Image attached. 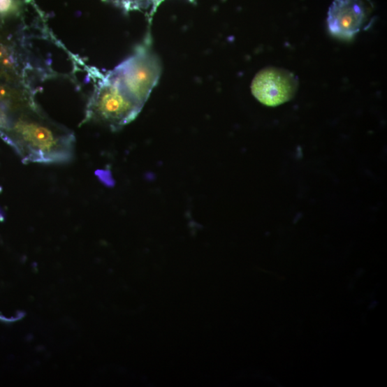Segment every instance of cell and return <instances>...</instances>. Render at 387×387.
Returning a JSON list of instances; mask_svg holds the SVG:
<instances>
[{
	"label": "cell",
	"instance_id": "1",
	"mask_svg": "<svg viewBox=\"0 0 387 387\" xmlns=\"http://www.w3.org/2000/svg\"><path fill=\"white\" fill-rule=\"evenodd\" d=\"M0 136L25 164L67 163L75 153L73 133L48 119L38 107L11 114Z\"/></svg>",
	"mask_w": 387,
	"mask_h": 387
},
{
	"label": "cell",
	"instance_id": "2",
	"mask_svg": "<svg viewBox=\"0 0 387 387\" xmlns=\"http://www.w3.org/2000/svg\"><path fill=\"white\" fill-rule=\"evenodd\" d=\"M143 108L117 80L107 73L89 100L84 122L99 124L117 131L132 122Z\"/></svg>",
	"mask_w": 387,
	"mask_h": 387
},
{
	"label": "cell",
	"instance_id": "3",
	"mask_svg": "<svg viewBox=\"0 0 387 387\" xmlns=\"http://www.w3.org/2000/svg\"><path fill=\"white\" fill-rule=\"evenodd\" d=\"M161 73L159 59L146 47L140 46L108 74L144 107L157 85Z\"/></svg>",
	"mask_w": 387,
	"mask_h": 387
},
{
	"label": "cell",
	"instance_id": "4",
	"mask_svg": "<svg viewBox=\"0 0 387 387\" xmlns=\"http://www.w3.org/2000/svg\"><path fill=\"white\" fill-rule=\"evenodd\" d=\"M371 13L369 0H335L328 13V30L337 38L351 39L367 29Z\"/></svg>",
	"mask_w": 387,
	"mask_h": 387
},
{
	"label": "cell",
	"instance_id": "5",
	"mask_svg": "<svg viewBox=\"0 0 387 387\" xmlns=\"http://www.w3.org/2000/svg\"><path fill=\"white\" fill-rule=\"evenodd\" d=\"M298 87V79L291 72L267 68L256 75L251 89L254 96L263 104L278 106L292 99Z\"/></svg>",
	"mask_w": 387,
	"mask_h": 387
},
{
	"label": "cell",
	"instance_id": "6",
	"mask_svg": "<svg viewBox=\"0 0 387 387\" xmlns=\"http://www.w3.org/2000/svg\"><path fill=\"white\" fill-rule=\"evenodd\" d=\"M31 68L15 44L0 35V80L33 89L27 82Z\"/></svg>",
	"mask_w": 387,
	"mask_h": 387
},
{
	"label": "cell",
	"instance_id": "7",
	"mask_svg": "<svg viewBox=\"0 0 387 387\" xmlns=\"http://www.w3.org/2000/svg\"><path fill=\"white\" fill-rule=\"evenodd\" d=\"M126 11L156 9L163 0H104Z\"/></svg>",
	"mask_w": 387,
	"mask_h": 387
},
{
	"label": "cell",
	"instance_id": "8",
	"mask_svg": "<svg viewBox=\"0 0 387 387\" xmlns=\"http://www.w3.org/2000/svg\"><path fill=\"white\" fill-rule=\"evenodd\" d=\"M17 0H0V15L8 16L17 8Z\"/></svg>",
	"mask_w": 387,
	"mask_h": 387
},
{
	"label": "cell",
	"instance_id": "9",
	"mask_svg": "<svg viewBox=\"0 0 387 387\" xmlns=\"http://www.w3.org/2000/svg\"><path fill=\"white\" fill-rule=\"evenodd\" d=\"M10 119V113L1 104H0V131L5 130L8 127Z\"/></svg>",
	"mask_w": 387,
	"mask_h": 387
}]
</instances>
